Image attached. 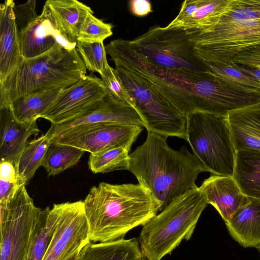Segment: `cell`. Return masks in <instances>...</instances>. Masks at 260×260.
<instances>
[{"mask_svg":"<svg viewBox=\"0 0 260 260\" xmlns=\"http://www.w3.org/2000/svg\"><path fill=\"white\" fill-rule=\"evenodd\" d=\"M107 51L122 57L143 73L185 117L196 112L226 116L237 109L242 88L208 72L173 70L157 67L139 53L129 40L118 39Z\"/></svg>","mask_w":260,"mask_h":260,"instance_id":"6da1fadb","label":"cell"},{"mask_svg":"<svg viewBox=\"0 0 260 260\" xmlns=\"http://www.w3.org/2000/svg\"><path fill=\"white\" fill-rule=\"evenodd\" d=\"M145 141L129 154L128 170L147 189L161 211L174 199L198 188L196 180L207 169L185 146L175 150L168 137L147 130Z\"/></svg>","mask_w":260,"mask_h":260,"instance_id":"7a4b0ae2","label":"cell"},{"mask_svg":"<svg viewBox=\"0 0 260 260\" xmlns=\"http://www.w3.org/2000/svg\"><path fill=\"white\" fill-rule=\"evenodd\" d=\"M83 202L90 241L94 243L123 239L159 211L150 192L139 183L101 182L90 188Z\"/></svg>","mask_w":260,"mask_h":260,"instance_id":"3957f363","label":"cell"},{"mask_svg":"<svg viewBox=\"0 0 260 260\" xmlns=\"http://www.w3.org/2000/svg\"><path fill=\"white\" fill-rule=\"evenodd\" d=\"M187 31L205 62L229 65L239 53L260 46V0H231L214 26L202 32Z\"/></svg>","mask_w":260,"mask_h":260,"instance_id":"277c9868","label":"cell"},{"mask_svg":"<svg viewBox=\"0 0 260 260\" xmlns=\"http://www.w3.org/2000/svg\"><path fill=\"white\" fill-rule=\"evenodd\" d=\"M86 74L76 48L69 50L56 43L45 53L24 59L0 83V108L8 107L14 100L30 92L68 88Z\"/></svg>","mask_w":260,"mask_h":260,"instance_id":"5b68a950","label":"cell"},{"mask_svg":"<svg viewBox=\"0 0 260 260\" xmlns=\"http://www.w3.org/2000/svg\"><path fill=\"white\" fill-rule=\"evenodd\" d=\"M208 205L198 187L176 198L160 213L147 221L138 239L146 259L161 260L183 240H189Z\"/></svg>","mask_w":260,"mask_h":260,"instance_id":"8992f818","label":"cell"},{"mask_svg":"<svg viewBox=\"0 0 260 260\" xmlns=\"http://www.w3.org/2000/svg\"><path fill=\"white\" fill-rule=\"evenodd\" d=\"M145 128L161 135L186 140V117L168 101L143 73L122 57L107 52Z\"/></svg>","mask_w":260,"mask_h":260,"instance_id":"52a82bcc","label":"cell"},{"mask_svg":"<svg viewBox=\"0 0 260 260\" xmlns=\"http://www.w3.org/2000/svg\"><path fill=\"white\" fill-rule=\"evenodd\" d=\"M186 120V141L208 172L233 177L236 151L227 116L196 112Z\"/></svg>","mask_w":260,"mask_h":260,"instance_id":"ba28073f","label":"cell"},{"mask_svg":"<svg viewBox=\"0 0 260 260\" xmlns=\"http://www.w3.org/2000/svg\"><path fill=\"white\" fill-rule=\"evenodd\" d=\"M136 50L150 63L173 70L208 72L197 54L186 29L155 26L130 41Z\"/></svg>","mask_w":260,"mask_h":260,"instance_id":"9c48e42d","label":"cell"},{"mask_svg":"<svg viewBox=\"0 0 260 260\" xmlns=\"http://www.w3.org/2000/svg\"><path fill=\"white\" fill-rule=\"evenodd\" d=\"M41 209L25 185L0 203V260H26L34 228Z\"/></svg>","mask_w":260,"mask_h":260,"instance_id":"30bf717a","label":"cell"},{"mask_svg":"<svg viewBox=\"0 0 260 260\" xmlns=\"http://www.w3.org/2000/svg\"><path fill=\"white\" fill-rule=\"evenodd\" d=\"M136 125L100 123L70 128L50 139V143L69 145L90 154L125 147L129 151L142 131Z\"/></svg>","mask_w":260,"mask_h":260,"instance_id":"8fae6325","label":"cell"},{"mask_svg":"<svg viewBox=\"0 0 260 260\" xmlns=\"http://www.w3.org/2000/svg\"><path fill=\"white\" fill-rule=\"evenodd\" d=\"M89 242L83 201L62 203L58 223L43 260H66Z\"/></svg>","mask_w":260,"mask_h":260,"instance_id":"7c38bea8","label":"cell"},{"mask_svg":"<svg viewBox=\"0 0 260 260\" xmlns=\"http://www.w3.org/2000/svg\"><path fill=\"white\" fill-rule=\"evenodd\" d=\"M101 79L90 75L63 89L55 102L39 118L51 124H58L75 119L95 108L106 96Z\"/></svg>","mask_w":260,"mask_h":260,"instance_id":"4fadbf2b","label":"cell"},{"mask_svg":"<svg viewBox=\"0 0 260 260\" xmlns=\"http://www.w3.org/2000/svg\"><path fill=\"white\" fill-rule=\"evenodd\" d=\"M100 123L136 125L145 127L144 121L136 109L106 95L97 106L85 114L65 122L51 124L46 134L50 140L54 136L70 128Z\"/></svg>","mask_w":260,"mask_h":260,"instance_id":"5bb4252c","label":"cell"},{"mask_svg":"<svg viewBox=\"0 0 260 260\" xmlns=\"http://www.w3.org/2000/svg\"><path fill=\"white\" fill-rule=\"evenodd\" d=\"M199 189L208 204L217 210L225 223L249 202V198L242 192L233 177L211 175Z\"/></svg>","mask_w":260,"mask_h":260,"instance_id":"9a60e30c","label":"cell"},{"mask_svg":"<svg viewBox=\"0 0 260 260\" xmlns=\"http://www.w3.org/2000/svg\"><path fill=\"white\" fill-rule=\"evenodd\" d=\"M18 35L21 53L24 59L45 53L56 43L69 50L76 48V45L69 42L56 30L45 5L41 14Z\"/></svg>","mask_w":260,"mask_h":260,"instance_id":"2e32d148","label":"cell"},{"mask_svg":"<svg viewBox=\"0 0 260 260\" xmlns=\"http://www.w3.org/2000/svg\"><path fill=\"white\" fill-rule=\"evenodd\" d=\"M231 0H186L178 14L167 25L194 32L208 30L219 21Z\"/></svg>","mask_w":260,"mask_h":260,"instance_id":"e0dca14e","label":"cell"},{"mask_svg":"<svg viewBox=\"0 0 260 260\" xmlns=\"http://www.w3.org/2000/svg\"><path fill=\"white\" fill-rule=\"evenodd\" d=\"M40 132L37 120L20 122L8 108H0V161L11 162L16 169L27 139Z\"/></svg>","mask_w":260,"mask_h":260,"instance_id":"ac0fdd59","label":"cell"},{"mask_svg":"<svg viewBox=\"0 0 260 260\" xmlns=\"http://www.w3.org/2000/svg\"><path fill=\"white\" fill-rule=\"evenodd\" d=\"M13 0L0 6V83L22 62L19 35Z\"/></svg>","mask_w":260,"mask_h":260,"instance_id":"d6986e66","label":"cell"},{"mask_svg":"<svg viewBox=\"0 0 260 260\" xmlns=\"http://www.w3.org/2000/svg\"><path fill=\"white\" fill-rule=\"evenodd\" d=\"M56 30L69 42L77 45L83 22L91 9L76 0H47L44 4Z\"/></svg>","mask_w":260,"mask_h":260,"instance_id":"ffe728a7","label":"cell"},{"mask_svg":"<svg viewBox=\"0 0 260 260\" xmlns=\"http://www.w3.org/2000/svg\"><path fill=\"white\" fill-rule=\"evenodd\" d=\"M226 116L236 152L260 151V105L231 112Z\"/></svg>","mask_w":260,"mask_h":260,"instance_id":"44dd1931","label":"cell"},{"mask_svg":"<svg viewBox=\"0 0 260 260\" xmlns=\"http://www.w3.org/2000/svg\"><path fill=\"white\" fill-rule=\"evenodd\" d=\"M231 236L244 248L260 245V200L249 198V202L225 223Z\"/></svg>","mask_w":260,"mask_h":260,"instance_id":"7402d4cb","label":"cell"},{"mask_svg":"<svg viewBox=\"0 0 260 260\" xmlns=\"http://www.w3.org/2000/svg\"><path fill=\"white\" fill-rule=\"evenodd\" d=\"M77 260H147L135 238L92 243L85 246Z\"/></svg>","mask_w":260,"mask_h":260,"instance_id":"603a6c76","label":"cell"},{"mask_svg":"<svg viewBox=\"0 0 260 260\" xmlns=\"http://www.w3.org/2000/svg\"><path fill=\"white\" fill-rule=\"evenodd\" d=\"M233 177L245 196L260 200V151L237 152Z\"/></svg>","mask_w":260,"mask_h":260,"instance_id":"cb8c5ba5","label":"cell"},{"mask_svg":"<svg viewBox=\"0 0 260 260\" xmlns=\"http://www.w3.org/2000/svg\"><path fill=\"white\" fill-rule=\"evenodd\" d=\"M62 89L53 88L30 92L14 100L7 108L20 122L37 120L55 102Z\"/></svg>","mask_w":260,"mask_h":260,"instance_id":"d4e9b609","label":"cell"},{"mask_svg":"<svg viewBox=\"0 0 260 260\" xmlns=\"http://www.w3.org/2000/svg\"><path fill=\"white\" fill-rule=\"evenodd\" d=\"M62 207V203L41 209L37 220L26 260H43L50 243Z\"/></svg>","mask_w":260,"mask_h":260,"instance_id":"484cf974","label":"cell"},{"mask_svg":"<svg viewBox=\"0 0 260 260\" xmlns=\"http://www.w3.org/2000/svg\"><path fill=\"white\" fill-rule=\"evenodd\" d=\"M50 139L45 134L28 142L23 150L16 169L21 185H26L32 179L42 164L50 144Z\"/></svg>","mask_w":260,"mask_h":260,"instance_id":"4316f807","label":"cell"},{"mask_svg":"<svg viewBox=\"0 0 260 260\" xmlns=\"http://www.w3.org/2000/svg\"><path fill=\"white\" fill-rule=\"evenodd\" d=\"M84 152L73 146L50 143L42 166L48 176H54L75 166Z\"/></svg>","mask_w":260,"mask_h":260,"instance_id":"83f0119b","label":"cell"},{"mask_svg":"<svg viewBox=\"0 0 260 260\" xmlns=\"http://www.w3.org/2000/svg\"><path fill=\"white\" fill-rule=\"evenodd\" d=\"M129 152L125 147H117L90 154L88 161L89 168L95 174L128 170Z\"/></svg>","mask_w":260,"mask_h":260,"instance_id":"f1b7e54d","label":"cell"},{"mask_svg":"<svg viewBox=\"0 0 260 260\" xmlns=\"http://www.w3.org/2000/svg\"><path fill=\"white\" fill-rule=\"evenodd\" d=\"M76 49L86 70L102 75L109 66L103 42H85L78 41Z\"/></svg>","mask_w":260,"mask_h":260,"instance_id":"f546056e","label":"cell"},{"mask_svg":"<svg viewBox=\"0 0 260 260\" xmlns=\"http://www.w3.org/2000/svg\"><path fill=\"white\" fill-rule=\"evenodd\" d=\"M100 76L105 88L106 96L136 109L134 100L128 93L115 69L109 66Z\"/></svg>","mask_w":260,"mask_h":260,"instance_id":"4dcf8cb0","label":"cell"},{"mask_svg":"<svg viewBox=\"0 0 260 260\" xmlns=\"http://www.w3.org/2000/svg\"><path fill=\"white\" fill-rule=\"evenodd\" d=\"M206 63L208 70L213 75L230 82L260 91V82L234 65L221 66Z\"/></svg>","mask_w":260,"mask_h":260,"instance_id":"1f68e13d","label":"cell"},{"mask_svg":"<svg viewBox=\"0 0 260 260\" xmlns=\"http://www.w3.org/2000/svg\"><path fill=\"white\" fill-rule=\"evenodd\" d=\"M112 26L89 14L81 27L78 41L85 42H103L112 35Z\"/></svg>","mask_w":260,"mask_h":260,"instance_id":"d6a6232c","label":"cell"},{"mask_svg":"<svg viewBox=\"0 0 260 260\" xmlns=\"http://www.w3.org/2000/svg\"><path fill=\"white\" fill-rule=\"evenodd\" d=\"M36 1L29 0L14 7L15 22L18 34L24 31L38 17L36 10Z\"/></svg>","mask_w":260,"mask_h":260,"instance_id":"836d02e7","label":"cell"},{"mask_svg":"<svg viewBox=\"0 0 260 260\" xmlns=\"http://www.w3.org/2000/svg\"><path fill=\"white\" fill-rule=\"evenodd\" d=\"M231 63L260 69V46L239 53Z\"/></svg>","mask_w":260,"mask_h":260,"instance_id":"e575fe53","label":"cell"},{"mask_svg":"<svg viewBox=\"0 0 260 260\" xmlns=\"http://www.w3.org/2000/svg\"><path fill=\"white\" fill-rule=\"evenodd\" d=\"M0 180L21 185L16 169L14 165L9 161H0Z\"/></svg>","mask_w":260,"mask_h":260,"instance_id":"d590c367","label":"cell"},{"mask_svg":"<svg viewBox=\"0 0 260 260\" xmlns=\"http://www.w3.org/2000/svg\"><path fill=\"white\" fill-rule=\"evenodd\" d=\"M129 7L132 13L137 16H144L152 11L151 3L147 0H132Z\"/></svg>","mask_w":260,"mask_h":260,"instance_id":"8d00e7d4","label":"cell"},{"mask_svg":"<svg viewBox=\"0 0 260 260\" xmlns=\"http://www.w3.org/2000/svg\"><path fill=\"white\" fill-rule=\"evenodd\" d=\"M20 185L17 183L0 180V203L6 202Z\"/></svg>","mask_w":260,"mask_h":260,"instance_id":"74e56055","label":"cell"},{"mask_svg":"<svg viewBox=\"0 0 260 260\" xmlns=\"http://www.w3.org/2000/svg\"><path fill=\"white\" fill-rule=\"evenodd\" d=\"M242 71L245 74L253 77L254 79L260 82V69L257 68L250 67L245 66L239 65L231 63Z\"/></svg>","mask_w":260,"mask_h":260,"instance_id":"f35d334b","label":"cell"},{"mask_svg":"<svg viewBox=\"0 0 260 260\" xmlns=\"http://www.w3.org/2000/svg\"><path fill=\"white\" fill-rule=\"evenodd\" d=\"M80 252L75 253V254H74L73 255H72V256H71L70 257H69L66 260H77Z\"/></svg>","mask_w":260,"mask_h":260,"instance_id":"ab89813d","label":"cell"},{"mask_svg":"<svg viewBox=\"0 0 260 260\" xmlns=\"http://www.w3.org/2000/svg\"><path fill=\"white\" fill-rule=\"evenodd\" d=\"M256 249L257 250V251H258L259 255H260V245L256 247Z\"/></svg>","mask_w":260,"mask_h":260,"instance_id":"60d3db41","label":"cell"},{"mask_svg":"<svg viewBox=\"0 0 260 260\" xmlns=\"http://www.w3.org/2000/svg\"></svg>","mask_w":260,"mask_h":260,"instance_id":"b9f144b4","label":"cell"}]
</instances>
